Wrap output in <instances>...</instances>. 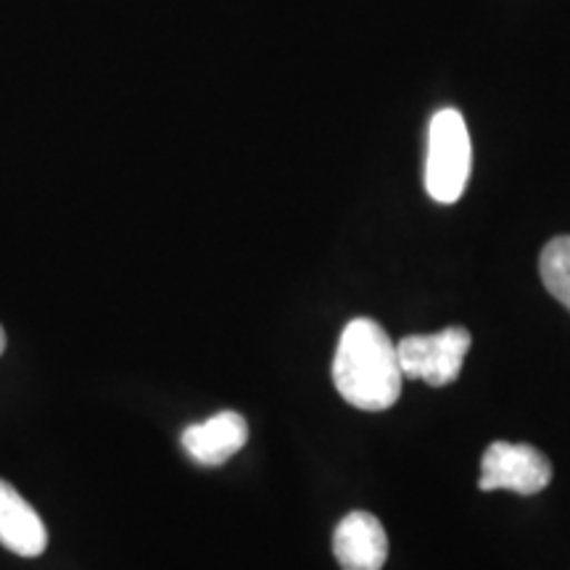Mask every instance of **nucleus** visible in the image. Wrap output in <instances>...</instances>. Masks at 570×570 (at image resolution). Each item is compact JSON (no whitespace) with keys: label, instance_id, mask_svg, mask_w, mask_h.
Wrapping results in <instances>:
<instances>
[{"label":"nucleus","instance_id":"1","mask_svg":"<svg viewBox=\"0 0 570 570\" xmlns=\"http://www.w3.org/2000/svg\"><path fill=\"white\" fill-rule=\"evenodd\" d=\"M333 383L356 410L394 407L402 394V367L391 336L375 320L356 317L344 327L333 356Z\"/></svg>","mask_w":570,"mask_h":570},{"label":"nucleus","instance_id":"2","mask_svg":"<svg viewBox=\"0 0 570 570\" xmlns=\"http://www.w3.org/2000/svg\"><path fill=\"white\" fill-rule=\"evenodd\" d=\"M473 167V146L465 117L458 109H441L428 125L425 190L436 204H454L465 194Z\"/></svg>","mask_w":570,"mask_h":570},{"label":"nucleus","instance_id":"3","mask_svg":"<svg viewBox=\"0 0 570 570\" xmlns=\"http://www.w3.org/2000/svg\"><path fill=\"white\" fill-rule=\"evenodd\" d=\"M470 344L473 338L460 325L444 327L439 333H423V336H407L396 344L399 367H402V375L412 381H425L428 386H449L458 381Z\"/></svg>","mask_w":570,"mask_h":570},{"label":"nucleus","instance_id":"4","mask_svg":"<svg viewBox=\"0 0 570 570\" xmlns=\"http://www.w3.org/2000/svg\"><path fill=\"white\" fill-rule=\"evenodd\" d=\"M552 462L531 444L494 441L487 446L481 460V491L508 489L515 494L531 497L550 487Z\"/></svg>","mask_w":570,"mask_h":570},{"label":"nucleus","instance_id":"5","mask_svg":"<svg viewBox=\"0 0 570 570\" xmlns=\"http://www.w3.org/2000/svg\"><path fill=\"white\" fill-rule=\"evenodd\" d=\"M333 554L341 570H381L389 560L386 529L373 512H348L333 533Z\"/></svg>","mask_w":570,"mask_h":570},{"label":"nucleus","instance_id":"6","mask_svg":"<svg viewBox=\"0 0 570 570\" xmlns=\"http://www.w3.org/2000/svg\"><path fill=\"white\" fill-rule=\"evenodd\" d=\"M248 441V423L240 412L225 410L212 415L204 423L188 425L183 431L185 452L194 458L198 465L217 468L225 465L233 454H238Z\"/></svg>","mask_w":570,"mask_h":570},{"label":"nucleus","instance_id":"7","mask_svg":"<svg viewBox=\"0 0 570 570\" xmlns=\"http://www.w3.org/2000/svg\"><path fill=\"white\" fill-rule=\"evenodd\" d=\"M0 544L19 558H40L48 547L46 523L9 481H0Z\"/></svg>","mask_w":570,"mask_h":570},{"label":"nucleus","instance_id":"8","mask_svg":"<svg viewBox=\"0 0 570 570\" xmlns=\"http://www.w3.org/2000/svg\"><path fill=\"white\" fill-rule=\"evenodd\" d=\"M539 275L544 288L570 312V235H558L539 256Z\"/></svg>","mask_w":570,"mask_h":570},{"label":"nucleus","instance_id":"9","mask_svg":"<svg viewBox=\"0 0 570 570\" xmlns=\"http://www.w3.org/2000/svg\"><path fill=\"white\" fill-rule=\"evenodd\" d=\"M6 352V333H3V327H0V354Z\"/></svg>","mask_w":570,"mask_h":570}]
</instances>
